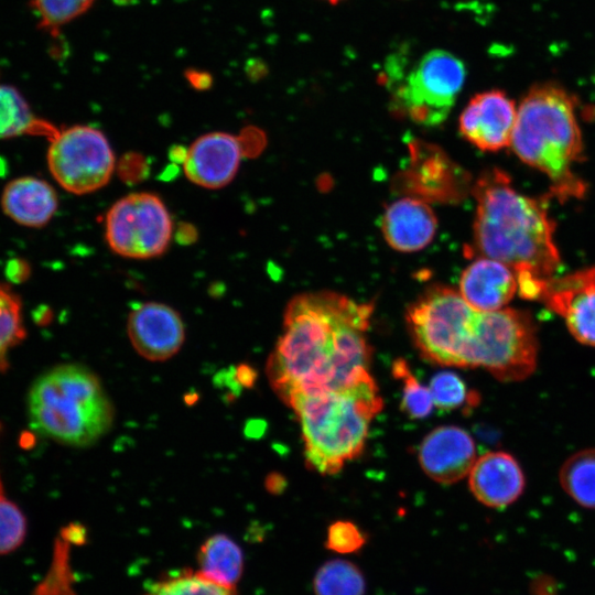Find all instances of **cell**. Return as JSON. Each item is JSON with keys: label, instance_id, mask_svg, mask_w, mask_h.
Returning <instances> with one entry per match:
<instances>
[{"label": "cell", "instance_id": "cell-34", "mask_svg": "<svg viewBox=\"0 0 595 595\" xmlns=\"http://www.w3.org/2000/svg\"><path fill=\"white\" fill-rule=\"evenodd\" d=\"M246 73L251 79H258L266 73V67L259 60H250L246 65Z\"/></svg>", "mask_w": 595, "mask_h": 595}, {"label": "cell", "instance_id": "cell-25", "mask_svg": "<svg viewBox=\"0 0 595 595\" xmlns=\"http://www.w3.org/2000/svg\"><path fill=\"white\" fill-rule=\"evenodd\" d=\"M20 296L7 284L0 283V370L7 368L11 348L25 337Z\"/></svg>", "mask_w": 595, "mask_h": 595}, {"label": "cell", "instance_id": "cell-20", "mask_svg": "<svg viewBox=\"0 0 595 595\" xmlns=\"http://www.w3.org/2000/svg\"><path fill=\"white\" fill-rule=\"evenodd\" d=\"M57 206L54 187L35 176L10 181L1 195L3 213L13 221L31 228L45 226L55 215Z\"/></svg>", "mask_w": 595, "mask_h": 595}, {"label": "cell", "instance_id": "cell-14", "mask_svg": "<svg viewBox=\"0 0 595 595\" xmlns=\"http://www.w3.org/2000/svg\"><path fill=\"white\" fill-rule=\"evenodd\" d=\"M241 139L228 132H209L197 138L182 162L186 177L194 184L216 190L229 184L242 156Z\"/></svg>", "mask_w": 595, "mask_h": 595}, {"label": "cell", "instance_id": "cell-15", "mask_svg": "<svg viewBox=\"0 0 595 595\" xmlns=\"http://www.w3.org/2000/svg\"><path fill=\"white\" fill-rule=\"evenodd\" d=\"M418 457L430 478L440 484H453L468 475L474 465L475 442L458 426H439L423 439Z\"/></svg>", "mask_w": 595, "mask_h": 595}, {"label": "cell", "instance_id": "cell-10", "mask_svg": "<svg viewBox=\"0 0 595 595\" xmlns=\"http://www.w3.org/2000/svg\"><path fill=\"white\" fill-rule=\"evenodd\" d=\"M116 159L106 136L90 126L57 129L50 139L47 165L54 180L67 192L88 194L105 186Z\"/></svg>", "mask_w": 595, "mask_h": 595}, {"label": "cell", "instance_id": "cell-18", "mask_svg": "<svg viewBox=\"0 0 595 595\" xmlns=\"http://www.w3.org/2000/svg\"><path fill=\"white\" fill-rule=\"evenodd\" d=\"M458 292L477 311H497L518 292L517 275L501 261L478 257L462 272Z\"/></svg>", "mask_w": 595, "mask_h": 595}, {"label": "cell", "instance_id": "cell-17", "mask_svg": "<svg viewBox=\"0 0 595 595\" xmlns=\"http://www.w3.org/2000/svg\"><path fill=\"white\" fill-rule=\"evenodd\" d=\"M524 484L519 463L506 452L482 455L468 473L472 494L491 508H504L515 502L521 496Z\"/></svg>", "mask_w": 595, "mask_h": 595}, {"label": "cell", "instance_id": "cell-1", "mask_svg": "<svg viewBox=\"0 0 595 595\" xmlns=\"http://www.w3.org/2000/svg\"><path fill=\"white\" fill-rule=\"evenodd\" d=\"M372 309L335 292L293 298L267 366L278 396L286 403L294 396L343 390L368 377Z\"/></svg>", "mask_w": 595, "mask_h": 595}, {"label": "cell", "instance_id": "cell-12", "mask_svg": "<svg viewBox=\"0 0 595 595\" xmlns=\"http://www.w3.org/2000/svg\"><path fill=\"white\" fill-rule=\"evenodd\" d=\"M517 105L500 89L474 95L458 119L462 137L483 151H498L510 145Z\"/></svg>", "mask_w": 595, "mask_h": 595}, {"label": "cell", "instance_id": "cell-8", "mask_svg": "<svg viewBox=\"0 0 595 595\" xmlns=\"http://www.w3.org/2000/svg\"><path fill=\"white\" fill-rule=\"evenodd\" d=\"M476 312L458 291L434 285L410 305L405 318L411 337L426 360L457 367Z\"/></svg>", "mask_w": 595, "mask_h": 595}, {"label": "cell", "instance_id": "cell-36", "mask_svg": "<svg viewBox=\"0 0 595 595\" xmlns=\"http://www.w3.org/2000/svg\"><path fill=\"white\" fill-rule=\"evenodd\" d=\"M237 378L242 385L250 387L256 380V372L250 367L242 365L237 370Z\"/></svg>", "mask_w": 595, "mask_h": 595}, {"label": "cell", "instance_id": "cell-38", "mask_svg": "<svg viewBox=\"0 0 595 595\" xmlns=\"http://www.w3.org/2000/svg\"><path fill=\"white\" fill-rule=\"evenodd\" d=\"M324 1H327V2H329V3H333V4H334V3H337V2H339V1H342V0H324Z\"/></svg>", "mask_w": 595, "mask_h": 595}, {"label": "cell", "instance_id": "cell-28", "mask_svg": "<svg viewBox=\"0 0 595 595\" xmlns=\"http://www.w3.org/2000/svg\"><path fill=\"white\" fill-rule=\"evenodd\" d=\"M95 0H32V8L40 18L39 26L54 36L60 29L85 13Z\"/></svg>", "mask_w": 595, "mask_h": 595}, {"label": "cell", "instance_id": "cell-32", "mask_svg": "<svg viewBox=\"0 0 595 595\" xmlns=\"http://www.w3.org/2000/svg\"><path fill=\"white\" fill-rule=\"evenodd\" d=\"M148 172L149 165L145 158L138 153H127L118 164L119 176L128 183L140 182L147 177Z\"/></svg>", "mask_w": 595, "mask_h": 595}, {"label": "cell", "instance_id": "cell-29", "mask_svg": "<svg viewBox=\"0 0 595 595\" xmlns=\"http://www.w3.org/2000/svg\"><path fill=\"white\" fill-rule=\"evenodd\" d=\"M429 389L434 405L445 410L459 408L472 397L463 379L452 371H441L433 376Z\"/></svg>", "mask_w": 595, "mask_h": 595}, {"label": "cell", "instance_id": "cell-13", "mask_svg": "<svg viewBox=\"0 0 595 595\" xmlns=\"http://www.w3.org/2000/svg\"><path fill=\"white\" fill-rule=\"evenodd\" d=\"M127 329L137 353L152 361L175 355L185 338L180 314L160 302H145L133 307L129 313Z\"/></svg>", "mask_w": 595, "mask_h": 595}, {"label": "cell", "instance_id": "cell-23", "mask_svg": "<svg viewBox=\"0 0 595 595\" xmlns=\"http://www.w3.org/2000/svg\"><path fill=\"white\" fill-rule=\"evenodd\" d=\"M562 489L580 506L595 509V448L572 454L559 473Z\"/></svg>", "mask_w": 595, "mask_h": 595}, {"label": "cell", "instance_id": "cell-27", "mask_svg": "<svg viewBox=\"0 0 595 595\" xmlns=\"http://www.w3.org/2000/svg\"><path fill=\"white\" fill-rule=\"evenodd\" d=\"M392 375L403 382L401 409L412 419L428 416L434 407L431 391L423 386L411 372L403 359H397L392 364Z\"/></svg>", "mask_w": 595, "mask_h": 595}, {"label": "cell", "instance_id": "cell-26", "mask_svg": "<svg viewBox=\"0 0 595 595\" xmlns=\"http://www.w3.org/2000/svg\"><path fill=\"white\" fill-rule=\"evenodd\" d=\"M145 595H235V588L217 584L198 571H182L155 584Z\"/></svg>", "mask_w": 595, "mask_h": 595}, {"label": "cell", "instance_id": "cell-37", "mask_svg": "<svg viewBox=\"0 0 595 595\" xmlns=\"http://www.w3.org/2000/svg\"><path fill=\"white\" fill-rule=\"evenodd\" d=\"M112 1L120 7H126V6H132L137 3L138 0H112Z\"/></svg>", "mask_w": 595, "mask_h": 595}, {"label": "cell", "instance_id": "cell-22", "mask_svg": "<svg viewBox=\"0 0 595 595\" xmlns=\"http://www.w3.org/2000/svg\"><path fill=\"white\" fill-rule=\"evenodd\" d=\"M197 570L208 580L235 588L242 572V552L238 544L225 534L208 538L198 551Z\"/></svg>", "mask_w": 595, "mask_h": 595}, {"label": "cell", "instance_id": "cell-33", "mask_svg": "<svg viewBox=\"0 0 595 595\" xmlns=\"http://www.w3.org/2000/svg\"><path fill=\"white\" fill-rule=\"evenodd\" d=\"M190 85L197 90H207L213 85V76L206 71L190 68L185 72Z\"/></svg>", "mask_w": 595, "mask_h": 595}, {"label": "cell", "instance_id": "cell-31", "mask_svg": "<svg viewBox=\"0 0 595 595\" xmlns=\"http://www.w3.org/2000/svg\"><path fill=\"white\" fill-rule=\"evenodd\" d=\"M366 543V536L351 521L338 520L327 530L325 545L333 552L349 554L359 551Z\"/></svg>", "mask_w": 595, "mask_h": 595}, {"label": "cell", "instance_id": "cell-7", "mask_svg": "<svg viewBox=\"0 0 595 595\" xmlns=\"http://www.w3.org/2000/svg\"><path fill=\"white\" fill-rule=\"evenodd\" d=\"M466 68L445 50H432L403 75L390 76L392 111L424 127L445 121L462 90Z\"/></svg>", "mask_w": 595, "mask_h": 595}, {"label": "cell", "instance_id": "cell-5", "mask_svg": "<svg viewBox=\"0 0 595 595\" xmlns=\"http://www.w3.org/2000/svg\"><path fill=\"white\" fill-rule=\"evenodd\" d=\"M30 425L42 435L72 446L96 442L111 426L113 408L89 369L58 365L43 372L28 394Z\"/></svg>", "mask_w": 595, "mask_h": 595}, {"label": "cell", "instance_id": "cell-21", "mask_svg": "<svg viewBox=\"0 0 595 595\" xmlns=\"http://www.w3.org/2000/svg\"><path fill=\"white\" fill-rule=\"evenodd\" d=\"M56 131L55 126L35 116L17 88L0 84V140L20 136H42L50 140Z\"/></svg>", "mask_w": 595, "mask_h": 595}, {"label": "cell", "instance_id": "cell-16", "mask_svg": "<svg viewBox=\"0 0 595 595\" xmlns=\"http://www.w3.org/2000/svg\"><path fill=\"white\" fill-rule=\"evenodd\" d=\"M409 167L405 184L416 198L451 199L465 190L464 172L441 150L429 144H415Z\"/></svg>", "mask_w": 595, "mask_h": 595}, {"label": "cell", "instance_id": "cell-11", "mask_svg": "<svg viewBox=\"0 0 595 595\" xmlns=\"http://www.w3.org/2000/svg\"><path fill=\"white\" fill-rule=\"evenodd\" d=\"M540 300L563 317L577 342L595 347V266L551 278Z\"/></svg>", "mask_w": 595, "mask_h": 595}, {"label": "cell", "instance_id": "cell-9", "mask_svg": "<svg viewBox=\"0 0 595 595\" xmlns=\"http://www.w3.org/2000/svg\"><path fill=\"white\" fill-rule=\"evenodd\" d=\"M173 221L164 202L148 192L131 193L118 199L105 219V237L117 255L150 259L169 248Z\"/></svg>", "mask_w": 595, "mask_h": 595}, {"label": "cell", "instance_id": "cell-39", "mask_svg": "<svg viewBox=\"0 0 595 595\" xmlns=\"http://www.w3.org/2000/svg\"><path fill=\"white\" fill-rule=\"evenodd\" d=\"M3 489H2V485H1V480H0V497H3Z\"/></svg>", "mask_w": 595, "mask_h": 595}, {"label": "cell", "instance_id": "cell-3", "mask_svg": "<svg viewBox=\"0 0 595 595\" xmlns=\"http://www.w3.org/2000/svg\"><path fill=\"white\" fill-rule=\"evenodd\" d=\"M510 145L521 161L550 178L553 195L564 199L585 193L574 172L583 154L576 101L564 87L545 82L524 94Z\"/></svg>", "mask_w": 595, "mask_h": 595}, {"label": "cell", "instance_id": "cell-2", "mask_svg": "<svg viewBox=\"0 0 595 595\" xmlns=\"http://www.w3.org/2000/svg\"><path fill=\"white\" fill-rule=\"evenodd\" d=\"M472 192L477 203L473 251L512 268L519 294L538 300L560 267L544 203L518 192L498 169L484 173Z\"/></svg>", "mask_w": 595, "mask_h": 595}, {"label": "cell", "instance_id": "cell-24", "mask_svg": "<svg viewBox=\"0 0 595 595\" xmlns=\"http://www.w3.org/2000/svg\"><path fill=\"white\" fill-rule=\"evenodd\" d=\"M313 588L315 595H364L366 582L354 563L332 560L316 572Z\"/></svg>", "mask_w": 595, "mask_h": 595}, {"label": "cell", "instance_id": "cell-30", "mask_svg": "<svg viewBox=\"0 0 595 595\" xmlns=\"http://www.w3.org/2000/svg\"><path fill=\"white\" fill-rule=\"evenodd\" d=\"M26 520L17 505L0 497V555L11 553L23 542Z\"/></svg>", "mask_w": 595, "mask_h": 595}, {"label": "cell", "instance_id": "cell-35", "mask_svg": "<svg viewBox=\"0 0 595 595\" xmlns=\"http://www.w3.org/2000/svg\"><path fill=\"white\" fill-rule=\"evenodd\" d=\"M266 485L269 491L278 494L284 489L285 479L281 475L271 474L268 476Z\"/></svg>", "mask_w": 595, "mask_h": 595}, {"label": "cell", "instance_id": "cell-6", "mask_svg": "<svg viewBox=\"0 0 595 595\" xmlns=\"http://www.w3.org/2000/svg\"><path fill=\"white\" fill-rule=\"evenodd\" d=\"M538 359L532 317L523 311H477L466 336L458 367H482L501 381L529 377Z\"/></svg>", "mask_w": 595, "mask_h": 595}, {"label": "cell", "instance_id": "cell-19", "mask_svg": "<svg viewBox=\"0 0 595 595\" xmlns=\"http://www.w3.org/2000/svg\"><path fill=\"white\" fill-rule=\"evenodd\" d=\"M437 227L432 208L416 197H403L390 204L381 219L387 244L401 252L425 248L434 238Z\"/></svg>", "mask_w": 595, "mask_h": 595}, {"label": "cell", "instance_id": "cell-4", "mask_svg": "<svg viewBox=\"0 0 595 595\" xmlns=\"http://www.w3.org/2000/svg\"><path fill=\"white\" fill-rule=\"evenodd\" d=\"M286 404L299 419L306 464L322 475L337 474L361 454L383 407L370 375L343 390L294 396Z\"/></svg>", "mask_w": 595, "mask_h": 595}]
</instances>
